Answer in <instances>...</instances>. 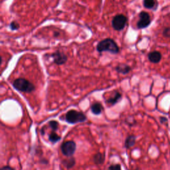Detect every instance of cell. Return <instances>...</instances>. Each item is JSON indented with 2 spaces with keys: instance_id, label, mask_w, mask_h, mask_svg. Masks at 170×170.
I'll list each match as a JSON object with an SVG mask.
<instances>
[{
  "instance_id": "cell-1",
  "label": "cell",
  "mask_w": 170,
  "mask_h": 170,
  "mask_svg": "<svg viewBox=\"0 0 170 170\" xmlns=\"http://www.w3.org/2000/svg\"><path fill=\"white\" fill-rule=\"evenodd\" d=\"M96 49L99 52L108 51L113 54H117L119 52V47L116 42L111 39H106L101 41L97 45Z\"/></svg>"
},
{
  "instance_id": "cell-2",
  "label": "cell",
  "mask_w": 170,
  "mask_h": 170,
  "mask_svg": "<svg viewBox=\"0 0 170 170\" xmlns=\"http://www.w3.org/2000/svg\"><path fill=\"white\" fill-rule=\"evenodd\" d=\"M14 88L20 92L30 93L35 90V86L25 79H17L13 83Z\"/></svg>"
},
{
  "instance_id": "cell-3",
  "label": "cell",
  "mask_w": 170,
  "mask_h": 170,
  "mask_svg": "<svg viewBox=\"0 0 170 170\" xmlns=\"http://www.w3.org/2000/svg\"><path fill=\"white\" fill-rule=\"evenodd\" d=\"M65 120L70 124H75L77 122H84L87 120V117L83 112L74 110L68 111L65 115Z\"/></svg>"
},
{
  "instance_id": "cell-4",
  "label": "cell",
  "mask_w": 170,
  "mask_h": 170,
  "mask_svg": "<svg viewBox=\"0 0 170 170\" xmlns=\"http://www.w3.org/2000/svg\"><path fill=\"white\" fill-rule=\"evenodd\" d=\"M127 18L122 14L116 15L112 21V27L116 31L122 30L126 25Z\"/></svg>"
},
{
  "instance_id": "cell-5",
  "label": "cell",
  "mask_w": 170,
  "mask_h": 170,
  "mask_svg": "<svg viewBox=\"0 0 170 170\" xmlns=\"http://www.w3.org/2000/svg\"><path fill=\"white\" fill-rule=\"evenodd\" d=\"M75 150L76 144L73 141H67L61 145V151L64 156H72L75 153Z\"/></svg>"
},
{
  "instance_id": "cell-6",
  "label": "cell",
  "mask_w": 170,
  "mask_h": 170,
  "mask_svg": "<svg viewBox=\"0 0 170 170\" xmlns=\"http://www.w3.org/2000/svg\"><path fill=\"white\" fill-rule=\"evenodd\" d=\"M139 17L140 19L137 23V27L138 29H143V28L148 27L150 24V17L146 12H141L139 15Z\"/></svg>"
},
{
  "instance_id": "cell-7",
  "label": "cell",
  "mask_w": 170,
  "mask_h": 170,
  "mask_svg": "<svg viewBox=\"0 0 170 170\" xmlns=\"http://www.w3.org/2000/svg\"><path fill=\"white\" fill-rule=\"evenodd\" d=\"M52 57L53 58V61L55 64L61 65L67 61V56L63 52L60 51H56L52 55Z\"/></svg>"
},
{
  "instance_id": "cell-8",
  "label": "cell",
  "mask_w": 170,
  "mask_h": 170,
  "mask_svg": "<svg viewBox=\"0 0 170 170\" xmlns=\"http://www.w3.org/2000/svg\"><path fill=\"white\" fill-rule=\"evenodd\" d=\"M149 61L153 63H158L161 59V55L158 51H153L148 55Z\"/></svg>"
},
{
  "instance_id": "cell-9",
  "label": "cell",
  "mask_w": 170,
  "mask_h": 170,
  "mask_svg": "<svg viewBox=\"0 0 170 170\" xmlns=\"http://www.w3.org/2000/svg\"><path fill=\"white\" fill-rule=\"evenodd\" d=\"M91 109L93 114H95L96 115H99L101 112H102L103 110V106L99 102H95L94 104H92Z\"/></svg>"
},
{
  "instance_id": "cell-10",
  "label": "cell",
  "mask_w": 170,
  "mask_h": 170,
  "mask_svg": "<svg viewBox=\"0 0 170 170\" xmlns=\"http://www.w3.org/2000/svg\"><path fill=\"white\" fill-rule=\"evenodd\" d=\"M116 70L119 73L126 75L131 71V68L128 65H126V64H120V65L116 67Z\"/></svg>"
},
{
  "instance_id": "cell-11",
  "label": "cell",
  "mask_w": 170,
  "mask_h": 170,
  "mask_svg": "<svg viewBox=\"0 0 170 170\" xmlns=\"http://www.w3.org/2000/svg\"><path fill=\"white\" fill-rule=\"evenodd\" d=\"M121 96H121V95L118 92H116L114 95L110 97V98L106 100V102L112 105H114L118 102V100L121 99Z\"/></svg>"
},
{
  "instance_id": "cell-12",
  "label": "cell",
  "mask_w": 170,
  "mask_h": 170,
  "mask_svg": "<svg viewBox=\"0 0 170 170\" xmlns=\"http://www.w3.org/2000/svg\"><path fill=\"white\" fill-rule=\"evenodd\" d=\"M136 143V137L133 135L129 136L125 141V146L127 148L133 147Z\"/></svg>"
},
{
  "instance_id": "cell-13",
  "label": "cell",
  "mask_w": 170,
  "mask_h": 170,
  "mask_svg": "<svg viewBox=\"0 0 170 170\" xmlns=\"http://www.w3.org/2000/svg\"><path fill=\"white\" fill-rule=\"evenodd\" d=\"M93 160H94V162L96 164H103L104 161V156L102 154V153H96V155L94 156Z\"/></svg>"
},
{
  "instance_id": "cell-14",
  "label": "cell",
  "mask_w": 170,
  "mask_h": 170,
  "mask_svg": "<svg viewBox=\"0 0 170 170\" xmlns=\"http://www.w3.org/2000/svg\"><path fill=\"white\" fill-rule=\"evenodd\" d=\"M156 3V0H144V6L148 9H152L155 6Z\"/></svg>"
},
{
  "instance_id": "cell-15",
  "label": "cell",
  "mask_w": 170,
  "mask_h": 170,
  "mask_svg": "<svg viewBox=\"0 0 170 170\" xmlns=\"http://www.w3.org/2000/svg\"><path fill=\"white\" fill-rule=\"evenodd\" d=\"M63 164L67 168H71L73 167L74 165L75 164V160L73 158V157H71V158L64 161Z\"/></svg>"
},
{
  "instance_id": "cell-16",
  "label": "cell",
  "mask_w": 170,
  "mask_h": 170,
  "mask_svg": "<svg viewBox=\"0 0 170 170\" xmlns=\"http://www.w3.org/2000/svg\"><path fill=\"white\" fill-rule=\"evenodd\" d=\"M48 139H49V140L52 141V142L55 143L60 140V137L58 134H56L55 132H52L51 133H50Z\"/></svg>"
},
{
  "instance_id": "cell-17",
  "label": "cell",
  "mask_w": 170,
  "mask_h": 170,
  "mask_svg": "<svg viewBox=\"0 0 170 170\" xmlns=\"http://www.w3.org/2000/svg\"><path fill=\"white\" fill-rule=\"evenodd\" d=\"M48 124H49V126L51 128L52 130L55 131L57 129L59 124H58V122H56V121H51V122H49V123H48Z\"/></svg>"
},
{
  "instance_id": "cell-18",
  "label": "cell",
  "mask_w": 170,
  "mask_h": 170,
  "mask_svg": "<svg viewBox=\"0 0 170 170\" xmlns=\"http://www.w3.org/2000/svg\"><path fill=\"white\" fill-rule=\"evenodd\" d=\"M10 27L11 29L13 30V31H15V30H17L19 28V23H17V22L15 21H13L10 25Z\"/></svg>"
},
{
  "instance_id": "cell-19",
  "label": "cell",
  "mask_w": 170,
  "mask_h": 170,
  "mask_svg": "<svg viewBox=\"0 0 170 170\" xmlns=\"http://www.w3.org/2000/svg\"><path fill=\"white\" fill-rule=\"evenodd\" d=\"M108 170H121V166L120 164L112 165L110 167H109Z\"/></svg>"
},
{
  "instance_id": "cell-20",
  "label": "cell",
  "mask_w": 170,
  "mask_h": 170,
  "mask_svg": "<svg viewBox=\"0 0 170 170\" xmlns=\"http://www.w3.org/2000/svg\"><path fill=\"white\" fill-rule=\"evenodd\" d=\"M163 34L166 37H170V27L165 28V29L164 30Z\"/></svg>"
},
{
  "instance_id": "cell-21",
  "label": "cell",
  "mask_w": 170,
  "mask_h": 170,
  "mask_svg": "<svg viewBox=\"0 0 170 170\" xmlns=\"http://www.w3.org/2000/svg\"><path fill=\"white\" fill-rule=\"evenodd\" d=\"M160 120L161 123H162V124H166L168 122L167 118H165V117H164V116H161L160 118Z\"/></svg>"
},
{
  "instance_id": "cell-22",
  "label": "cell",
  "mask_w": 170,
  "mask_h": 170,
  "mask_svg": "<svg viewBox=\"0 0 170 170\" xmlns=\"http://www.w3.org/2000/svg\"><path fill=\"white\" fill-rule=\"evenodd\" d=\"M1 170H14V169L10 166H4L2 168Z\"/></svg>"
},
{
  "instance_id": "cell-23",
  "label": "cell",
  "mask_w": 170,
  "mask_h": 170,
  "mask_svg": "<svg viewBox=\"0 0 170 170\" xmlns=\"http://www.w3.org/2000/svg\"><path fill=\"white\" fill-rule=\"evenodd\" d=\"M59 35V33H55V34H54V36H55V37H56V36H58Z\"/></svg>"
}]
</instances>
